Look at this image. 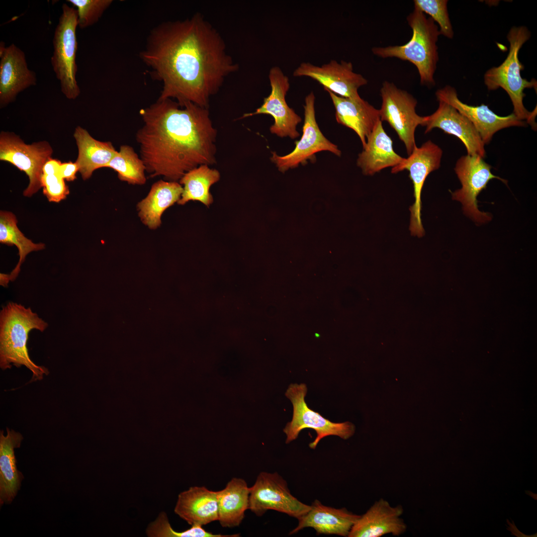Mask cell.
<instances>
[{
    "label": "cell",
    "instance_id": "obj_1",
    "mask_svg": "<svg viewBox=\"0 0 537 537\" xmlns=\"http://www.w3.org/2000/svg\"><path fill=\"white\" fill-rule=\"evenodd\" d=\"M139 56L163 83L159 98H174L181 106L208 108L210 97L239 68L221 35L199 13L155 27Z\"/></svg>",
    "mask_w": 537,
    "mask_h": 537
},
{
    "label": "cell",
    "instance_id": "obj_2",
    "mask_svg": "<svg viewBox=\"0 0 537 537\" xmlns=\"http://www.w3.org/2000/svg\"><path fill=\"white\" fill-rule=\"evenodd\" d=\"M139 114L143 123L136 140L151 178L177 181L200 165L216 162L217 130L208 108L191 102L181 106L172 99L159 98Z\"/></svg>",
    "mask_w": 537,
    "mask_h": 537
},
{
    "label": "cell",
    "instance_id": "obj_3",
    "mask_svg": "<svg viewBox=\"0 0 537 537\" xmlns=\"http://www.w3.org/2000/svg\"><path fill=\"white\" fill-rule=\"evenodd\" d=\"M48 324L30 307L9 302L0 312V367L5 370L12 365L25 366L32 373L31 381L42 379L48 369L36 364L27 348L29 333L33 329L43 332Z\"/></svg>",
    "mask_w": 537,
    "mask_h": 537
},
{
    "label": "cell",
    "instance_id": "obj_4",
    "mask_svg": "<svg viewBox=\"0 0 537 537\" xmlns=\"http://www.w3.org/2000/svg\"><path fill=\"white\" fill-rule=\"evenodd\" d=\"M407 20L413 32L407 43L400 46L373 47L371 51L380 58L394 57L412 63L418 70L421 84L434 86V75L439 60L437 45L441 35L439 27L431 17H427L415 6Z\"/></svg>",
    "mask_w": 537,
    "mask_h": 537
},
{
    "label": "cell",
    "instance_id": "obj_5",
    "mask_svg": "<svg viewBox=\"0 0 537 537\" xmlns=\"http://www.w3.org/2000/svg\"><path fill=\"white\" fill-rule=\"evenodd\" d=\"M530 37L531 33L526 27H512L507 36L510 43L507 58L499 66L494 67L486 71L484 75V81L489 90H496L499 88L504 90L512 102L513 113L518 119L526 120L533 128L536 129L537 109L536 108L532 112L529 111L523 104V98L526 96L524 92L526 88H534L537 91V82L535 79L529 81L522 77L521 71L524 70V67L518 58L521 48Z\"/></svg>",
    "mask_w": 537,
    "mask_h": 537
},
{
    "label": "cell",
    "instance_id": "obj_6",
    "mask_svg": "<svg viewBox=\"0 0 537 537\" xmlns=\"http://www.w3.org/2000/svg\"><path fill=\"white\" fill-rule=\"evenodd\" d=\"M62 8L53 37L51 64L60 82L62 92L67 98L75 99L80 93L76 80L78 15L76 9L66 3L63 4Z\"/></svg>",
    "mask_w": 537,
    "mask_h": 537
},
{
    "label": "cell",
    "instance_id": "obj_7",
    "mask_svg": "<svg viewBox=\"0 0 537 537\" xmlns=\"http://www.w3.org/2000/svg\"><path fill=\"white\" fill-rule=\"evenodd\" d=\"M306 393L307 387L304 383L290 384L285 393L293 408L292 420L283 429L286 436V444L297 439L301 431L305 428L312 429L316 432L315 439L309 445L312 449H315L320 441L325 437L337 436L347 440L354 434L355 427L352 423L332 422L310 409L305 401Z\"/></svg>",
    "mask_w": 537,
    "mask_h": 537
},
{
    "label": "cell",
    "instance_id": "obj_8",
    "mask_svg": "<svg viewBox=\"0 0 537 537\" xmlns=\"http://www.w3.org/2000/svg\"><path fill=\"white\" fill-rule=\"evenodd\" d=\"M52 153L47 141L27 144L13 133H0V160L11 164L27 175L29 181L23 191L25 196H31L42 187L43 167Z\"/></svg>",
    "mask_w": 537,
    "mask_h": 537
},
{
    "label": "cell",
    "instance_id": "obj_9",
    "mask_svg": "<svg viewBox=\"0 0 537 537\" xmlns=\"http://www.w3.org/2000/svg\"><path fill=\"white\" fill-rule=\"evenodd\" d=\"M380 95V120L387 122L396 131L409 156L417 146L416 129L418 125L422 126L424 121V116H420L416 112L417 101L407 91L388 81L383 83Z\"/></svg>",
    "mask_w": 537,
    "mask_h": 537
},
{
    "label": "cell",
    "instance_id": "obj_10",
    "mask_svg": "<svg viewBox=\"0 0 537 537\" xmlns=\"http://www.w3.org/2000/svg\"><path fill=\"white\" fill-rule=\"evenodd\" d=\"M310 508L291 494L287 482L277 472H260L250 487L249 509L257 516L273 510L298 519Z\"/></svg>",
    "mask_w": 537,
    "mask_h": 537
},
{
    "label": "cell",
    "instance_id": "obj_11",
    "mask_svg": "<svg viewBox=\"0 0 537 537\" xmlns=\"http://www.w3.org/2000/svg\"><path fill=\"white\" fill-rule=\"evenodd\" d=\"M491 168L482 157L469 155L460 157L454 168L462 187L452 192V198L460 202L464 214L480 224L490 220L491 216L478 209L477 195L492 179H497L505 183L507 182L506 180L492 174Z\"/></svg>",
    "mask_w": 537,
    "mask_h": 537
},
{
    "label": "cell",
    "instance_id": "obj_12",
    "mask_svg": "<svg viewBox=\"0 0 537 537\" xmlns=\"http://www.w3.org/2000/svg\"><path fill=\"white\" fill-rule=\"evenodd\" d=\"M442 155L441 148L428 140L420 147L416 146L408 158H404L400 163L392 168L393 174L408 170L413 184L415 202L409 209V230L413 236L422 237L425 234L421 218V192L428 176L440 168Z\"/></svg>",
    "mask_w": 537,
    "mask_h": 537
},
{
    "label": "cell",
    "instance_id": "obj_13",
    "mask_svg": "<svg viewBox=\"0 0 537 537\" xmlns=\"http://www.w3.org/2000/svg\"><path fill=\"white\" fill-rule=\"evenodd\" d=\"M315 99L313 92L305 97L303 134L301 139L296 141L294 149L282 156L272 152L270 160L282 172L296 168L299 164H305L308 160L315 161V154L319 152L327 151L338 156L341 155L338 146L329 141L319 128L315 118Z\"/></svg>",
    "mask_w": 537,
    "mask_h": 537
},
{
    "label": "cell",
    "instance_id": "obj_14",
    "mask_svg": "<svg viewBox=\"0 0 537 537\" xmlns=\"http://www.w3.org/2000/svg\"><path fill=\"white\" fill-rule=\"evenodd\" d=\"M268 79L271 87L270 94L264 99L263 103L254 112L245 113L242 118L257 114H268L274 119L270 128L271 133L280 137H289L294 139L299 136L296 130L301 117L290 108L285 100L290 84L289 79L278 66L272 67L269 71Z\"/></svg>",
    "mask_w": 537,
    "mask_h": 537
},
{
    "label": "cell",
    "instance_id": "obj_15",
    "mask_svg": "<svg viewBox=\"0 0 537 537\" xmlns=\"http://www.w3.org/2000/svg\"><path fill=\"white\" fill-rule=\"evenodd\" d=\"M294 77H308L321 84L325 90L344 97L358 98V89L367 81L361 74L353 71L351 62L340 63L331 60L321 66L309 62L301 63L293 73Z\"/></svg>",
    "mask_w": 537,
    "mask_h": 537
},
{
    "label": "cell",
    "instance_id": "obj_16",
    "mask_svg": "<svg viewBox=\"0 0 537 537\" xmlns=\"http://www.w3.org/2000/svg\"><path fill=\"white\" fill-rule=\"evenodd\" d=\"M436 95L438 100L454 107L473 124L484 144L489 143L493 135L503 128L527 125L526 121L518 119L513 113L500 116L484 104L472 106L463 103L458 98L455 89L451 86L438 90Z\"/></svg>",
    "mask_w": 537,
    "mask_h": 537
},
{
    "label": "cell",
    "instance_id": "obj_17",
    "mask_svg": "<svg viewBox=\"0 0 537 537\" xmlns=\"http://www.w3.org/2000/svg\"><path fill=\"white\" fill-rule=\"evenodd\" d=\"M0 106L13 101L17 95L36 84L35 73L29 70L24 53L14 44H0Z\"/></svg>",
    "mask_w": 537,
    "mask_h": 537
},
{
    "label": "cell",
    "instance_id": "obj_18",
    "mask_svg": "<svg viewBox=\"0 0 537 537\" xmlns=\"http://www.w3.org/2000/svg\"><path fill=\"white\" fill-rule=\"evenodd\" d=\"M438 101L436 111L424 116L422 126L426 127L425 133L434 128H440L459 139L465 146L467 155L484 158L485 144L473 124L451 105L443 100Z\"/></svg>",
    "mask_w": 537,
    "mask_h": 537
},
{
    "label": "cell",
    "instance_id": "obj_19",
    "mask_svg": "<svg viewBox=\"0 0 537 537\" xmlns=\"http://www.w3.org/2000/svg\"><path fill=\"white\" fill-rule=\"evenodd\" d=\"M403 507L392 506L384 499L375 501L352 527L348 537H380L391 534L399 536L407 530L401 517Z\"/></svg>",
    "mask_w": 537,
    "mask_h": 537
},
{
    "label": "cell",
    "instance_id": "obj_20",
    "mask_svg": "<svg viewBox=\"0 0 537 537\" xmlns=\"http://www.w3.org/2000/svg\"><path fill=\"white\" fill-rule=\"evenodd\" d=\"M325 90L335 107L337 122L353 130L359 137L363 148L367 139L380 121L379 109L360 97H344Z\"/></svg>",
    "mask_w": 537,
    "mask_h": 537
},
{
    "label": "cell",
    "instance_id": "obj_21",
    "mask_svg": "<svg viewBox=\"0 0 537 537\" xmlns=\"http://www.w3.org/2000/svg\"><path fill=\"white\" fill-rule=\"evenodd\" d=\"M360 516L346 508L337 509L326 506L315 500L309 511L298 519V525L289 534H294L305 528H312L317 535H336L348 537Z\"/></svg>",
    "mask_w": 537,
    "mask_h": 537
},
{
    "label": "cell",
    "instance_id": "obj_22",
    "mask_svg": "<svg viewBox=\"0 0 537 537\" xmlns=\"http://www.w3.org/2000/svg\"><path fill=\"white\" fill-rule=\"evenodd\" d=\"M174 511L191 526L218 521L217 491L204 486L190 487L179 494Z\"/></svg>",
    "mask_w": 537,
    "mask_h": 537
},
{
    "label": "cell",
    "instance_id": "obj_23",
    "mask_svg": "<svg viewBox=\"0 0 537 537\" xmlns=\"http://www.w3.org/2000/svg\"><path fill=\"white\" fill-rule=\"evenodd\" d=\"M22 435L6 428L0 432V505L10 504L19 490L24 478L16 466L14 449L20 447Z\"/></svg>",
    "mask_w": 537,
    "mask_h": 537
},
{
    "label": "cell",
    "instance_id": "obj_24",
    "mask_svg": "<svg viewBox=\"0 0 537 537\" xmlns=\"http://www.w3.org/2000/svg\"><path fill=\"white\" fill-rule=\"evenodd\" d=\"M403 159L394 151L392 140L384 131L380 120L358 154L357 163L363 174L372 176L386 168L396 166Z\"/></svg>",
    "mask_w": 537,
    "mask_h": 537
},
{
    "label": "cell",
    "instance_id": "obj_25",
    "mask_svg": "<svg viewBox=\"0 0 537 537\" xmlns=\"http://www.w3.org/2000/svg\"><path fill=\"white\" fill-rule=\"evenodd\" d=\"M183 187L177 181L160 180L151 186L147 195L137 205L142 222L149 229L155 230L162 223L164 212L180 199Z\"/></svg>",
    "mask_w": 537,
    "mask_h": 537
},
{
    "label": "cell",
    "instance_id": "obj_26",
    "mask_svg": "<svg viewBox=\"0 0 537 537\" xmlns=\"http://www.w3.org/2000/svg\"><path fill=\"white\" fill-rule=\"evenodd\" d=\"M74 137L78 149L76 162L84 180L90 179L97 169L106 167L118 152L111 142L94 139L81 126L76 127Z\"/></svg>",
    "mask_w": 537,
    "mask_h": 537
},
{
    "label": "cell",
    "instance_id": "obj_27",
    "mask_svg": "<svg viewBox=\"0 0 537 537\" xmlns=\"http://www.w3.org/2000/svg\"><path fill=\"white\" fill-rule=\"evenodd\" d=\"M250 492L246 481L236 477L217 491L218 521L222 527L234 528L241 524L249 509Z\"/></svg>",
    "mask_w": 537,
    "mask_h": 537
},
{
    "label": "cell",
    "instance_id": "obj_28",
    "mask_svg": "<svg viewBox=\"0 0 537 537\" xmlns=\"http://www.w3.org/2000/svg\"><path fill=\"white\" fill-rule=\"evenodd\" d=\"M17 220L11 212L0 211V242L8 246L15 245L18 250L19 261L15 268L9 274L0 273V285L6 287L10 281H13L18 276L20 267L27 255L33 251L43 250L45 245L34 243L27 238L19 229Z\"/></svg>",
    "mask_w": 537,
    "mask_h": 537
},
{
    "label": "cell",
    "instance_id": "obj_29",
    "mask_svg": "<svg viewBox=\"0 0 537 537\" xmlns=\"http://www.w3.org/2000/svg\"><path fill=\"white\" fill-rule=\"evenodd\" d=\"M220 178L219 172L207 165H200L186 172L179 180L183 187L178 203L184 205L189 201H198L209 207L213 201L210 188Z\"/></svg>",
    "mask_w": 537,
    "mask_h": 537
},
{
    "label": "cell",
    "instance_id": "obj_30",
    "mask_svg": "<svg viewBox=\"0 0 537 537\" xmlns=\"http://www.w3.org/2000/svg\"><path fill=\"white\" fill-rule=\"evenodd\" d=\"M106 168L117 173L118 178L122 181L133 185H143L146 182L145 164L134 149L128 145L120 147L115 156Z\"/></svg>",
    "mask_w": 537,
    "mask_h": 537
},
{
    "label": "cell",
    "instance_id": "obj_31",
    "mask_svg": "<svg viewBox=\"0 0 537 537\" xmlns=\"http://www.w3.org/2000/svg\"><path fill=\"white\" fill-rule=\"evenodd\" d=\"M447 0H415L414 6L431 16L440 27L441 34L451 39L453 31L448 11Z\"/></svg>",
    "mask_w": 537,
    "mask_h": 537
},
{
    "label": "cell",
    "instance_id": "obj_32",
    "mask_svg": "<svg viewBox=\"0 0 537 537\" xmlns=\"http://www.w3.org/2000/svg\"><path fill=\"white\" fill-rule=\"evenodd\" d=\"M76 7L78 26L82 29L96 23L112 0H67Z\"/></svg>",
    "mask_w": 537,
    "mask_h": 537
},
{
    "label": "cell",
    "instance_id": "obj_33",
    "mask_svg": "<svg viewBox=\"0 0 537 537\" xmlns=\"http://www.w3.org/2000/svg\"><path fill=\"white\" fill-rule=\"evenodd\" d=\"M41 182L43 193L50 202H59L70 193L68 186L60 174H42Z\"/></svg>",
    "mask_w": 537,
    "mask_h": 537
},
{
    "label": "cell",
    "instance_id": "obj_34",
    "mask_svg": "<svg viewBox=\"0 0 537 537\" xmlns=\"http://www.w3.org/2000/svg\"><path fill=\"white\" fill-rule=\"evenodd\" d=\"M79 166L77 162L69 161L62 163L60 169V175L65 180L68 181H73L76 179V174L79 172Z\"/></svg>",
    "mask_w": 537,
    "mask_h": 537
},
{
    "label": "cell",
    "instance_id": "obj_35",
    "mask_svg": "<svg viewBox=\"0 0 537 537\" xmlns=\"http://www.w3.org/2000/svg\"><path fill=\"white\" fill-rule=\"evenodd\" d=\"M61 164L62 162L60 160L51 158L44 164L42 174H60Z\"/></svg>",
    "mask_w": 537,
    "mask_h": 537
}]
</instances>
